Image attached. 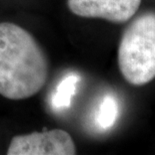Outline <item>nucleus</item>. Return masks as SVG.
Returning <instances> with one entry per match:
<instances>
[{
  "mask_svg": "<svg viewBox=\"0 0 155 155\" xmlns=\"http://www.w3.org/2000/svg\"><path fill=\"white\" fill-rule=\"evenodd\" d=\"M49 65L34 36L12 22H0V95L24 100L44 87Z\"/></svg>",
  "mask_w": 155,
  "mask_h": 155,
  "instance_id": "nucleus-1",
  "label": "nucleus"
},
{
  "mask_svg": "<svg viewBox=\"0 0 155 155\" xmlns=\"http://www.w3.org/2000/svg\"><path fill=\"white\" fill-rule=\"evenodd\" d=\"M118 67L133 86L146 85L155 78V11L140 14L125 29L118 48Z\"/></svg>",
  "mask_w": 155,
  "mask_h": 155,
  "instance_id": "nucleus-2",
  "label": "nucleus"
},
{
  "mask_svg": "<svg viewBox=\"0 0 155 155\" xmlns=\"http://www.w3.org/2000/svg\"><path fill=\"white\" fill-rule=\"evenodd\" d=\"M74 141L68 132L52 129L17 135L9 144L8 155H73Z\"/></svg>",
  "mask_w": 155,
  "mask_h": 155,
  "instance_id": "nucleus-3",
  "label": "nucleus"
},
{
  "mask_svg": "<svg viewBox=\"0 0 155 155\" xmlns=\"http://www.w3.org/2000/svg\"><path fill=\"white\" fill-rule=\"evenodd\" d=\"M141 0H67L73 14L86 18H102L114 23H123L133 17Z\"/></svg>",
  "mask_w": 155,
  "mask_h": 155,
  "instance_id": "nucleus-4",
  "label": "nucleus"
},
{
  "mask_svg": "<svg viewBox=\"0 0 155 155\" xmlns=\"http://www.w3.org/2000/svg\"><path fill=\"white\" fill-rule=\"evenodd\" d=\"M79 82L80 77L74 72H70L62 78L51 97V106L54 110L65 111L71 107Z\"/></svg>",
  "mask_w": 155,
  "mask_h": 155,
  "instance_id": "nucleus-5",
  "label": "nucleus"
},
{
  "mask_svg": "<svg viewBox=\"0 0 155 155\" xmlns=\"http://www.w3.org/2000/svg\"><path fill=\"white\" fill-rule=\"evenodd\" d=\"M118 115H119V106L117 100L113 96L107 95L102 99L98 106L95 121L98 127L103 130H107L115 124Z\"/></svg>",
  "mask_w": 155,
  "mask_h": 155,
  "instance_id": "nucleus-6",
  "label": "nucleus"
}]
</instances>
